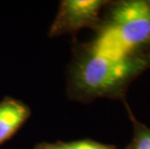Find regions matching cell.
<instances>
[{"label": "cell", "instance_id": "2", "mask_svg": "<svg viewBox=\"0 0 150 149\" xmlns=\"http://www.w3.org/2000/svg\"><path fill=\"white\" fill-rule=\"evenodd\" d=\"M31 115L26 104L10 96L0 102V145L17 134Z\"/></svg>", "mask_w": 150, "mask_h": 149}, {"label": "cell", "instance_id": "4", "mask_svg": "<svg viewBox=\"0 0 150 149\" xmlns=\"http://www.w3.org/2000/svg\"><path fill=\"white\" fill-rule=\"evenodd\" d=\"M130 119L133 123V138L125 149H150V128L138 121L131 109L127 107Z\"/></svg>", "mask_w": 150, "mask_h": 149}, {"label": "cell", "instance_id": "3", "mask_svg": "<svg viewBox=\"0 0 150 149\" xmlns=\"http://www.w3.org/2000/svg\"><path fill=\"white\" fill-rule=\"evenodd\" d=\"M34 149H118L114 145L105 144L92 139H79L73 141L39 142Z\"/></svg>", "mask_w": 150, "mask_h": 149}, {"label": "cell", "instance_id": "1", "mask_svg": "<svg viewBox=\"0 0 150 149\" xmlns=\"http://www.w3.org/2000/svg\"><path fill=\"white\" fill-rule=\"evenodd\" d=\"M108 3L107 0H62L50 27L49 36L75 34L83 28L95 30Z\"/></svg>", "mask_w": 150, "mask_h": 149}]
</instances>
